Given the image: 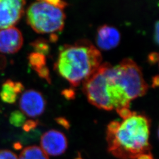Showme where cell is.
<instances>
[{"mask_svg":"<svg viewBox=\"0 0 159 159\" xmlns=\"http://www.w3.org/2000/svg\"><path fill=\"white\" fill-rule=\"evenodd\" d=\"M83 86L89 102L107 111L129 108L131 102L145 95L148 88L141 68L130 58L116 66L102 64Z\"/></svg>","mask_w":159,"mask_h":159,"instance_id":"1","label":"cell"},{"mask_svg":"<svg viewBox=\"0 0 159 159\" xmlns=\"http://www.w3.org/2000/svg\"><path fill=\"white\" fill-rule=\"evenodd\" d=\"M150 125L148 117L136 112L122 122H110L106 132L108 152L119 159H136L150 152Z\"/></svg>","mask_w":159,"mask_h":159,"instance_id":"2","label":"cell"},{"mask_svg":"<svg viewBox=\"0 0 159 159\" xmlns=\"http://www.w3.org/2000/svg\"><path fill=\"white\" fill-rule=\"evenodd\" d=\"M100 51L90 41L81 40L61 47L54 69L72 87H77L102 64Z\"/></svg>","mask_w":159,"mask_h":159,"instance_id":"3","label":"cell"},{"mask_svg":"<svg viewBox=\"0 0 159 159\" xmlns=\"http://www.w3.org/2000/svg\"><path fill=\"white\" fill-rule=\"evenodd\" d=\"M67 4L59 0L37 1L29 6L27 21L36 33L55 34L64 26L66 14L64 9Z\"/></svg>","mask_w":159,"mask_h":159,"instance_id":"4","label":"cell"},{"mask_svg":"<svg viewBox=\"0 0 159 159\" xmlns=\"http://www.w3.org/2000/svg\"><path fill=\"white\" fill-rule=\"evenodd\" d=\"M25 1L0 0V30L12 27L21 19Z\"/></svg>","mask_w":159,"mask_h":159,"instance_id":"5","label":"cell"},{"mask_svg":"<svg viewBox=\"0 0 159 159\" xmlns=\"http://www.w3.org/2000/svg\"><path fill=\"white\" fill-rule=\"evenodd\" d=\"M19 105L21 112L24 115L34 118L40 116L44 112L46 102L40 92L29 90L22 94Z\"/></svg>","mask_w":159,"mask_h":159,"instance_id":"6","label":"cell"},{"mask_svg":"<svg viewBox=\"0 0 159 159\" xmlns=\"http://www.w3.org/2000/svg\"><path fill=\"white\" fill-rule=\"evenodd\" d=\"M41 148L48 156H58L66 152L68 140L66 135L57 130H50L41 137Z\"/></svg>","mask_w":159,"mask_h":159,"instance_id":"7","label":"cell"},{"mask_svg":"<svg viewBox=\"0 0 159 159\" xmlns=\"http://www.w3.org/2000/svg\"><path fill=\"white\" fill-rule=\"evenodd\" d=\"M23 44L21 32L16 27L0 30V52L14 54L19 51Z\"/></svg>","mask_w":159,"mask_h":159,"instance_id":"8","label":"cell"},{"mask_svg":"<svg viewBox=\"0 0 159 159\" xmlns=\"http://www.w3.org/2000/svg\"><path fill=\"white\" fill-rule=\"evenodd\" d=\"M120 40L119 31L113 26L104 24L97 29L96 42L100 50L107 51L113 49L119 44Z\"/></svg>","mask_w":159,"mask_h":159,"instance_id":"9","label":"cell"},{"mask_svg":"<svg viewBox=\"0 0 159 159\" xmlns=\"http://www.w3.org/2000/svg\"><path fill=\"white\" fill-rule=\"evenodd\" d=\"M24 89L23 84L20 82H14L7 80L2 85L0 92L1 99L6 103L13 104L16 102L18 96Z\"/></svg>","mask_w":159,"mask_h":159,"instance_id":"10","label":"cell"},{"mask_svg":"<svg viewBox=\"0 0 159 159\" xmlns=\"http://www.w3.org/2000/svg\"><path fill=\"white\" fill-rule=\"evenodd\" d=\"M18 159H49V157L40 147L31 146L23 149Z\"/></svg>","mask_w":159,"mask_h":159,"instance_id":"11","label":"cell"},{"mask_svg":"<svg viewBox=\"0 0 159 159\" xmlns=\"http://www.w3.org/2000/svg\"><path fill=\"white\" fill-rule=\"evenodd\" d=\"M29 64L35 71L46 66V56L39 52H33L28 57Z\"/></svg>","mask_w":159,"mask_h":159,"instance_id":"12","label":"cell"},{"mask_svg":"<svg viewBox=\"0 0 159 159\" xmlns=\"http://www.w3.org/2000/svg\"><path fill=\"white\" fill-rule=\"evenodd\" d=\"M31 46L36 52L42 54L46 56L50 52V46L47 41L43 39H39L31 43Z\"/></svg>","mask_w":159,"mask_h":159,"instance_id":"13","label":"cell"},{"mask_svg":"<svg viewBox=\"0 0 159 159\" xmlns=\"http://www.w3.org/2000/svg\"><path fill=\"white\" fill-rule=\"evenodd\" d=\"M9 120L12 125L16 127H20L23 126L25 123V117L21 111L16 110L11 114Z\"/></svg>","mask_w":159,"mask_h":159,"instance_id":"14","label":"cell"},{"mask_svg":"<svg viewBox=\"0 0 159 159\" xmlns=\"http://www.w3.org/2000/svg\"><path fill=\"white\" fill-rule=\"evenodd\" d=\"M36 73L39 75V76L43 79L46 80L47 81H48V83H51V79H50V71L49 69L46 66L45 67L41 68Z\"/></svg>","mask_w":159,"mask_h":159,"instance_id":"15","label":"cell"},{"mask_svg":"<svg viewBox=\"0 0 159 159\" xmlns=\"http://www.w3.org/2000/svg\"><path fill=\"white\" fill-rule=\"evenodd\" d=\"M39 125V121L37 120H29L24 123L23 125V129L26 132H29L30 131L34 129Z\"/></svg>","mask_w":159,"mask_h":159,"instance_id":"16","label":"cell"},{"mask_svg":"<svg viewBox=\"0 0 159 159\" xmlns=\"http://www.w3.org/2000/svg\"><path fill=\"white\" fill-rule=\"evenodd\" d=\"M0 159H18L16 154L9 150H0Z\"/></svg>","mask_w":159,"mask_h":159,"instance_id":"17","label":"cell"},{"mask_svg":"<svg viewBox=\"0 0 159 159\" xmlns=\"http://www.w3.org/2000/svg\"><path fill=\"white\" fill-rule=\"evenodd\" d=\"M117 113L120 116L123 120L126 119L130 117L134 114V111H131L129 108H123L116 110Z\"/></svg>","mask_w":159,"mask_h":159,"instance_id":"18","label":"cell"},{"mask_svg":"<svg viewBox=\"0 0 159 159\" xmlns=\"http://www.w3.org/2000/svg\"><path fill=\"white\" fill-rule=\"evenodd\" d=\"M159 61V54L157 52H153L149 54L148 56V61L150 64H155Z\"/></svg>","mask_w":159,"mask_h":159,"instance_id":"19","label":"cell"},{"mask_svg":"<svg viewBox=\"0 0 159 159\" xmlns=\"http://www.w3.org/2000/svg\"><path fill=\"white\" fill-rule=\"evenodd\" d=\"M56 121L58 125H61L64 128L66 129H68L70 127V123L64 117H58L56 119Z\"/></svg>","mask_w":159,"mask_h":159,"instance_id":"20","label":"cell"},{"mask_svg":"<svg viewBox=\"0 0 159 159\" xmlns=\"http://www.w3.org/2000/svg\"><path fill=\"white\" fill-rule=\"evenodd\" d=\"M154 42L158 44L159 40V21H156L154 25Z\"/></svg>","mask_w":159,"mask_h":159,"instance_id":"21","label":"cell"},{"mask_svg":"<svg viewBox=\"0 0 159 159\" xmlns=\"http://www.w3.org/2000/svg\"><path fill=\"white\" fill-rule=\"evenodd\" d=\"M63 96L67 99H73L74 98V91L72 90H65L62 93Z\"/></svg>","mask_w":159,"mask_h":159,"instance_id":"22","label":"cell"},{"mask_svg":"<svg viewBox=\"0 0 159 159\" xmlns=\"http://www.w3.org/2000/svg\"><path fill=\"white\" fill-rule=\"evenodd\" d=\"M136 159H154L153 156L150 152L142 154L138 156Z\"/></svg>","mask_w":159,"mask_h":159,"instance_id":"23","label":"cell"},{"mask_svg":"<svg viewBox=\"0 0 159 159\" xmlns=\"http://www.w3.org/2000/svg\"><path fill=\"white\" fill-rule=\"evenodd\" d=\"M7 66V60L6 57L0 55V70H3Z\"/></svg>","mask_w":159,"mask_h":159,"instance_id":"24","label":"cell"},{"mask_svg":"<svg viewBox=\"0 0 159 159\" xmlns=\"http://www.w3.org/2000/svg\"><path fill=\"white\" fill-rule=\"evenodd\" d=\"M159 84V79L158 75H156L153 77L152 79V86L153 88H156L157 87H158Z\"/></svg>","mask_w":159,"mask_h":159,"instance_id":"25","label":"cell"},{"mask_svg":"<svg viewBox=\"0 0 159 159\" xmlns=\"http://www.w3.org/2000/svg\"><path fill=\"white\" fill-rule=\"evenodd\" d=\"M58 39V36L56 34H51L50 36V41L52 42H56Z\"/></svg>","mask_w":159,"mask_h":159,"instance_id":"26","label":"cell"},{"mask_svg":"<svg viewBox=\"0 0 159 159\" xmlns=\"http://www.w3.org/2000/svg\"><path fill=\"white\" fill-rule=\"evenodd\" d=\"M75 159H82L80 157H77V158H76Z\"/></svg>","mask_w":159,"mask_h":159,"instance_id":"27","label":"cell"}]
</instances>
